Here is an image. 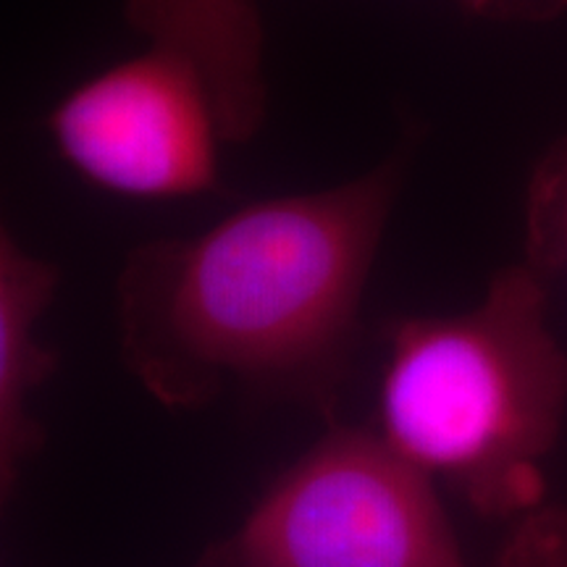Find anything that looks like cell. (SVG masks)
I'll list each match as a JSON object with an SVG mask.
<instances>
[{
    "instance_id": "6da1fadb",
    "label": "cell",
    "mask_w": 567,
    "mask_h": 567,
    "mask_svg": "<svg viewBox=\"0 0 567 567\" xmlns=\"http://www.w3.org/2000/svg\"><path fill=\"white\" fill-rule=\"evenodd\" d=\"M405 172L392 155L329 187L247 203L193 237L134 247L116 276L126 371L174 410L226 396L329 410Z\"/></svg>"
},
{
    "instance_id": "8992f818",
    "label": "cell",
    "mask_w": 567,
    "mask_h": 567,
    "mask_svg": "<svg viewBox=\"0 0 567 567\" xmlns=\"http://www.w3.org/2000/svg\"><path fill=\"white\" fill-rule=\"evenodd\" d=\"M547 271L567 268V147L538 168L528 205V250Z\"/></svg>"
},
{
    "instance_id": "ba28073f",
    "label": "cell",
    "mask_w": 567,
    "mask_h": 567,
    "mask_svg": "<svg viewBox=\"0 0 567 567\" xmlns=\"http://www.w3.org/2000/svg\"><path fill=\"white\" fill-rule=\"evenodd\" d=\"M471 3L478 6V9H513V11H534V13L559 9L557 0H471Z\"/></svg>"
},
{
    "instance_id": "5b68a950",
    "label": "cell",
    "mask_w": 567,
    "mask_h": 567,
    "mask_svg": "<svg viewBox=\"0 0 567 567\" xmlns=\"http://www.w3.org/2000/svg\"><path fill=\"white\" fill-rule=\"evenodd\" d=\"M59 289V268L27 250L9 229L0 234V484L9 494L21 467L42 446L32 396L55 371L40 323Z\"/></svg>"
},
{
    "instance_id": "52a82bcc",
    "label": "cell",
    "mask_w": 567,
    "mask_h": 567,
    "mask_svg": "<svg viewBox=\"0 0 567 567\" xmlns=\"http://www.w3.org/2000/svg\"><path fill=\"white\" fill-rule=\"evenodd\" d=\"M492 567H567V509L542 505L523 515Z\"/></svg>"
},
{
    "instance_id": "7a4b0ae2",
    "label": "cell",
    "mask_w": 567,
    "mask_h": 567,
    "mask_svg": "<svg viewBox=\"0 0 567 567\" xmlns=\"http://www.w3.org/2000/svg\"><path fill=\"white\" fill-rule=\"evenodd\" d=\"M549 271L502 268L460 313L386 331L379 434L486 517L542 507L544 463L567 415V350L549 323Z\"/></svg>"
},
{
    "instance_id": "277c9868",
    "label": "cell",
    "mask_w": 567,
    "mask_h": 567,
    "mask_svg": "<svg viewBox=\"0 0 567 567\" xmlns=\"http://www.w3.org/2000/svg\"><path fill=\"white\" fill-rule=\"evenodd\" d=\"M197 567H471L436 481L379 431L334 425Z\"/></svg>"
},
{
    "instance_id": "3957f363",
    "label": "cell",
    "mask_w": 567,
    "mask_h": 567,
    "mask_svg": "<svg viewBox=\"0 0 567 567\" xmlns=\"http://www.w3.org/2000/svg\"><path fill=\"white\" fill-rule=\"evenodd\" d=\"M140 48L74 84L45 118L59 158L130 200L218 189L226 155L266 122L255 0H124Z\"/></svg>"
}]
</instances>
